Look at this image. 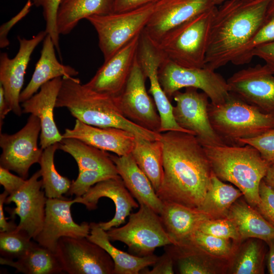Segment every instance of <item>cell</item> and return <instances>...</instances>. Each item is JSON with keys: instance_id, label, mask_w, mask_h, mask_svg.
<instances>
[{"instance_id": "obj_1", "label": "cell", "mask_w": 274, "mask_h": 274, "mask_svg": "<svg viewBox=\"0 0 274 274\" xmlns=\"http://www.w3.org/2000/svg\"><path fill=\"white\" fill-rule=\"evenodd\" d=\"M163 177L157 195L162 201L198 209L213 174L203 146L191 133H161Z\"/></svg>"}, {"instance_id": "obj_2", "label": "cell", "mask_w": 274, "mask_h": 274, "mask_svg": "<svg viewBox=\"0 0 274 274\" xmlns=\"http://www.w3.org/2000/svg\"><path fill=\"white\" fill-rule=\"evenodd\" d=\"M270 0H227L217 8L204 66L213 71L231 62L266 21Z\"/></svg>"}, {"instance_id": "obj_3", "label": "cell", "mask_w": 274, "mask_h": 274, "mask_svg": "<svg viewBox=\"0 0 274 274\" xmlns=\"http://www.w3.org/2000/svg\"><path fill=\"white\" fill-rule=\"evenodd\" d=\"M56 108H65L81 122L100 127L124 129L136 138L161 139V133L144 128L127 119L120 110L116 96L92 90L74 77H63Z\"/></svg>"}, {"instance_id": "obj_4", "label": "cell", "mask_w": 274, "mask_h": 274, "mask_svg": "<svg viewBox=\"0 0 274 274\" xmlns=\"http://www.w3.org/2000/svg\"><path fill=\"white\" fill-rule=\"evenodd\" d=\"M214 175L241 190L246 201L256 208L259 202V186L270 163L254 147L222 145L203 146Z\"/></svg>"}, {"instance_id": "obj_5", "label": "cell", "mask_w": 274, "mask_h": 274, "mask_svg": "<svg viewBox=\"0 0 274 274\" xmlns=\"http://www.w3.org/2000/svg\"><path fill=\"white\" fill-rule=\"evenodd\" d=\"M208 113L212 126L226 145H239L240 139L274 128V114L264 113L231 93L223 102H210Z\"/></svg>"}, {"instance_id": "obj_6", "label": "cell", "mask_w": 274, "mask_h": 274, "mask_svg": "<svg viewBox=\"0 0 274 274\" xmlns=\"http://www.w3.org/2000/svg\"><path fill=\"white\" fill-rule=\"evenodd\" d=\"M217 6L172 29L157 45L165 57L187 67H203Z\"/></svg>"}, {"instance_id": "obj_7", "label": "cell", "mask_w": 274, "mask_h": 274, "mask_svg": "<svg viewBox=\"0 0 274 274\" xmlns=\"http://www.w3.org/2000/svg\"><path fill=\"white\" fill-rule=\"evenodd\" d=\"M161 1L129 11L92 15L86 19L97 32L104 61L142 32Z\"/></svg>"}, {"instance_id": "obj_8", "label": "cell", "mask_w": 274, "mask_h": 274, "mask_svg": "<svg viewBox=\"0 0 274 274\" xmlns=\"http://www.w3.org/2000/svg\"><path fill=\"white\" fill-rule=\"evenodd\" d=\"M139 205L138 211L130 213L125 225L107 231L110 241L124 243L130 254L140 257L153 255L157 248L174 244L160 215L144 203Z\"/></svg>"}, {"instance_id": "obj_9", "label": "cell", "mask_w": 274, "mask_h": 274, "mask_svg": "<svg viewBox=\"0 0 274 274\" xmlns=\"http://www.w3.org/2000/svg\"><path fill=\"white\" fill-rule=\"evenodd\" d=\"M161 86L169 99L182 88L200 89L217 105L230 96L227 80L215 71L206 67H187L180 65L164 57L158 69Z\"/></svg>"}, {"instance_id": "obj_10", "label": "cell", "mask_w": 274, "mask_h": 274, "mask_svg": "<svg viewBox=\"0 0 274 274\" xmlns=\"http://www.w3.org/2000/svg\"><path fill=\"white\" fill-rule=\"evenodd\" d=\"M41 130L40 119L30 114L25 125L18 132L12 134L1 132V166L27 179L30 167L39 162L43 151L38 145Z\"/></svg>"}, {"instance_id": "obj_11", "label": "cell", "mask_w": 274, "mask_h": 274, "mask_svg": "<svg viewBox=\"0 0 274 274\" xmlns=\"http://www.w3.org/2000/svg\"><path fill=\"white\" fill-rule=\"evenodd\" d=\"M173 97L176 103L173 106L174 117L181 127L196 136L203 146L225 144L210 122L208 113L210 102L205 93L188 87L184 92L177 91Z\"/></svg>"}, {"instance_id": "obj_12", "label": "cell", "mask_w": 274, "mask_h": 274, "mask_svg": "<svg viewBox=\"0 0 274 274\" xmlns=\"http://www.w3.org/2000/svg\"><path fill=\"white\" fill-rule=\"evenodd\" d=\"M63 272L69 274H114L109 254L87 237H62L55 252Z\"/></svg>"}, {"instance_id": "obj_13", "label": "cell", "mask_w": 274, "mask_h": 274, "mask_svg": "<svg viewBox=\"0 0 274 274\" xmlns=\"http://www.w3.org/2000/svg\"><path fill=\"white\" fill-rule=\"evenodd\" d=\"M146 79L136 58L123 90L116 96L117 104L127 119L148 130L160 133V116L153 99L146 90Z\"/></svg>"}, {"instance_id": "obj_14", "label": "cell", "mask_w": 274, "mask_h": 274, "mask_svg": "<svg viewBox=\"0 0 274 274\" xmlns=\"http://www.w3.org/2000/svg\"><path fill=\"white\" fill-rule=\"evenodd\" d=\"M164 57L158 46L143 30L140 37L137 59L150 81L149 92L153 96L161 120L160 132L179 131L192 134L176 122L173 115V106L160 83L158 69Z\"/></svg>"}, {"instance_id": "obj_15", "label": "cell", "mask_w": 274, "mask_h": 274, "mask_svg": "<svg viewBox=\"0 0 274 274\" xmlns=\"http://www.w3.org/2000/svg\"><path fill=\"white\" fill-rule=\"evenodd\" d=\"M41 170H38L16 192L8 195L6 204L14 202L15 208L7 209L11 217L19 216L16 229L23 230L34 239L41 231L45 216L47 197L43 191Z\"/></svg>"}, {"instance_id": "obj_16", "label": "cell", "mask_w": 274, "mask_h": 274, "mask_svg": "<svg viewBox=\"0 0 274 274\" xmlns=\"http://www.w3.org/2000/svg\"><path fill=\"white\" fill-rule=\"evenodd\" d=\"M75 203H79L78 197L73 200L47 198L43 226L33 240L55 253L62 237H86L90 233V223L83 222L79 224L74 221L71 209Z\"/></svg>"}, {"instance_id": "obj_17", "label": "cell", "mask_w": 274, "mask_h": 274, "mask_svg": "<svg viewBox=\"0 0 274 274\" xmlns=\"http://www.w3.org/2000/svg\"><path fill=\"white\" fill-rule=\"evenodd\" d=\"M227 82L230 93L264 113L274 114V74L265 64L239 70Z\"/></svg>"}, {"instance_id": "obj_18", "label": "cell", "mask_w": 274, "mask_h": 274, "mask_svg": "<svg viewBox=\"0 0 274 274\" xmlns=\"http://www.w3.org/2000/svg\"><path fill=\"white\" fill-rule=\"evenodd\" d=\"M47 35L43 30L29 39L18 36L19 50L14 58H10L6 52L1 53L0 84L3 87L10 108L18 116L23 113L19 97L27 65L35 49Z\"/></svg>"}, {"instance_id": "obj_19", "label": "cell", "mask_w": 274, "mask_h": 274, "mask_svg": "<svg viewBox=\"0 0 274 274\" xmlns=\"http://www.w3.org/2000/svg\"><path fill=\"white\" fill-rule=\"evenodd\" d=\"M141 33L105 61L84 85L99 92L118 96L123 90L137 58Z\"/></svg>"}, {"instance_id": "obj_20", "label": "cell", "mask_w": 274, "mask_h": 274, "mask_svg": "<svg viewBox=\"0 0 274 274\" xmlns=\"http://www.w3.org/2000/svg\"><path fill=\"white\" fill-rule=\"evenodd\" d=\"M214 6L212 0H162L143 31L157 45L169 31Z\"/></svg>"}, {"instance_id": "obj_21", "label": "cell", "mask_w": 274, "mask_h": 274, "mask_svg": "<svg viewBox=\"0 0 274 274\" xmlns=\"http://www.w3.org/2000/svg\"><path fill=\"white\" fill-rule=\"evenodd\" d=\"M77 197L79 203L85 205L89 210H95L98 200L101 197H107L113 201L115 206L114 217L108 222L98 223L106 231L124 223L132 209L140 206L133 199L119 175L97 183L82 196Z\"/></svg>"}, {"instance_id": "obj_22", "label": "cell", "mask_w": 274, "mask_h": 274, "mask_svg": "<svg viewBox=\"0 0 274 274\" xmlns=\"http://www.w3.org/2000/svg\"><path fill=\"white\" fill-rule=\"evenodd\" d=\"M62 84V77H58L43 85L38 92L22 102L23 113H29L40 120L41 148L60 142L63 139L54 119V109Z\"/></svg>"}, {"instance_id": "obj_23", "label": "cell", "mask_w": 274, "mask_h": 274, "mask_svg": "<svg viewBox=\"0 0 274 274\" xmlns=\"http://www.w3.org/2000/svg\"><path fill=\"white\" fill-rule=\"evenodd\" d=\"M62 137L79 140L119 156L131 153L136 138L132 133L122 129L94 126L77 119L72 129H65Z\"/></svg>"}, {"instance_id": "obj_24", "label": "cell", "mask_w": 274, "mask_h": 274, "mask_svg": "<svg viewBox=\"0 0 274 274\" xmlns=\"http://www.w3.org/2000/svg\"><path fill=\"white\" fill-rule=\"evenodd\" d=\"M118 173L124 183L139 203H144L159 215L163 202L157 195L150 181L139 167L131 154L124 156L110 154Z\"/></svg>"}, {"instance_id": "obj_25", "label": "cell", "mask_w": 274, "mask_h": 274, "mask_svg": "<svg viewBox=\"0 0 274 274\" xmlns=\"http://www.w3.org/2000/svg\"><path fill=\"white\" fill-rule=\"evenodd\" d=\"M55 46L50 36L47 35L43 42L40 57L36 63L32 77L21 91L19 100L22 102L37 92L41 87L58 77H74L79 72L70 65L59 62L55 54Z\"/></svg>"}, {"instance_id": "obj_26", "label": "cell", "mask_w": 274, "mask_h": 274, "mask_svg": "<svg viewBox=\"0 0 274 274\" xmlns=\"http://www.w3.org/2000/svg\"><path fill=\"white\" fill-rule=\"evenodd\" d=\"M162 202L159 215L173 245L185 242L201 222L211 219L209 215L197 209L173 202Z\"/></svg>"}, {"instance_id": "obj_27", "label": "cell", "mask_w": 274, "mask_h": 274, "mask_svg": "<svg viewBox=\"0 0 274 274\" xmlns=\"http://www.w3.org/2000/svg\"><path fill=\"white\" fill-rule=\"evenodd\" d=\"M90 227V233L86 237L109 254L114 263V274H138L153 265L158 257L154 254L140 257L121 251L111 244L107 231L98 223L91 222Z\"/></svg>"}, {"instance_id": "obj_28", "label": "cell", "mask_w": 274, "mask_h": 274, "mask_svg": "<svg viewBox=\"0 0 274 274\" xmlns=\"http://www.w3.org/2000/svg\"><path fill=\"white\" fill-rule=\"evenodd\" d=\"M114 0H61L57 15L59 35L70 33L83 19L114 12Z\"/></svg>"}, {"instance_id": "obj_29", "label": "cell", "mask_w": 274, "mask_h": 274, "mask_svg": "<svg viewBox=\"0 0 274 274\" xmlns=\"http://www.w3.org/2000/svg\"><path fill=\"white\" fill-rule=\"evenodd\" d=\"M226 217L235 224L241 241L255 238L266 243L274 239V226L247 202L236 200L230 207Z\"/></svg>"}, {"instance_id": "obj_30", "label": "cell", "mask_w": 274, "mask_h": 274, "mask_svg": "<svg viewBox=\"0 0 274 274\" xmlns=\"http://www.w3.org/2000/svg\"><path fill=\"white\" fill-rule=\"evenodd\" d=\"M58 149L71 155L76 161L79 172L97 170L119 175L110 154L79 140L63 138Z\"/></svg>"}, {"instance_id": "obj_31", "label": "cell", "mask_w": 274, "mask_h": 274, "mask_svg": "<svg viewBox=\"0 0 274 274\" xmlns=\"http://www.w3.org/2000/svg\"><path fill=\"white\" fill-rule=\"evenodd\" d=\"M0 263L25 274H56L63 272L56 253L37 242L24 256L16 260L1 256Z\"/></svg>"}, {"instance_id": "obj_32", "label": "cell", "mask_w": 274, "mask_h": 274, "mask_svg": "<svg viewBox=\"0 0 274 274\" xmlns=\"http://www.w3.org/2000/svg\"><path fill=\"white\" fill-rule=\"evenodd\" d=\"M131 154L156 192L163 177V147L161 140L136 138Z\"/></svg>"}, {"instance_id": "obj_33", "label": "cell", "mask_w": 274, "mask_h": 274, "mask_svg": "<svg viewBox=\"0 0 274 274\" xmlns=\"http://www.w3.org/2000/svg\"><path fill=\"white\" fill-rule=\"evenodd\" d=\"M242 195L239 189L223 182L213 173L204 198L198 209L211 219L225 218L231 206Z\"/></svg>"}, {"instance_id": "obj_34", "label": "cell", "mask_w": 274, "mask_h": 274, "mask_svg": "<svg viewBox=\"0 0 274 274\" xmlns=\"http://www.w3.org/2000/svg\"><path fill=\"white\" fill-rule=\"evenodd\" d=\"M165 252L178 265L181 274H212L217 272L210 255L187 243L164 246Z\"/></svg>"}, {"instance_id": "obj_35", "label": "cell", "mask_w": 274, "mask_h": 274, "mask_svg": "<svg viewBox=\"0 0 274 274\" xmlns=\"http://www.w3.org/2000/svg\"><path fill=\"white\" fill-rule=\"evenodd\" d=\"M59 143L51 145L43 150L39 163L41 166L43 189L48 198H63L68 191L72 182L61 176L56 170L54 158Z\"/></svg>"}, {"instance_id": "obj_36", "label": "cell", "mask_w": 274, "mask_h": 274, "mask_svg": "<svg viewBox=\"0 0 274 274\" xmlns=\"http://www.w3.org/2000/svg\"><path fill=\"white\" fill-rule=\"evenodd\" d=\"M235 251L230 265V273L234 274H262L264 273L265 249L262 240L248 239Z\"/></svg>"}, {"instance_id": "obj_37", "label": "cell", "mask_w": 274, "mask_h": 274, "mask_svg": "<svg viewBox=\"0 0 274 274\" xmlns=\"http://www.w3.org/2000/svg\"><path fill=\"white\" fill-rule=\"evenodd\" d=\"M185 243L191 244L210 256L219 259L230 258L236 251L230 239L207 234L197 229L183 244Z\"/></svg>"}, {"instance_id": "obj_38", "label": "cell", "mask_w": 274, "mask_h": 274, "mask_svg": "<svg viewBox=\"0 0 274 274\" xmlns=\"http://www.w3.org/2000/svg\"><path fill=\"white\" fill-rule=\"evenodd\" d=\"M27 232L16 229L0 232V253L2 257L17 259L24 256L34 245Z\"/></svg>"}, {"instance_id": "obj_39", "label": "cell", "mask_w": 274, "mask_h": 274, "mask_svg": "<svg viewBox=\"0 0 274 274\" xmlns=\"http://www.w3.org/2000/svg\"><path fill=\"white\" fill-rule=\"evenodd\" d=\"M274 41V17L266 20L249 41L235 54L231 62L234 65L248 64L253 59V50L258 46Z\"/></svg>"}, {"instance_id": "obj_40", "label": "cell", "mask_w": 274, "mask_h": 274, "mask_svg": "<svg viewBox=\"0 0 274 274\" xmlns=\"http://www.w3.org/2000/svg\"><path fill=\"white\" fill-rule=\"evenodd\" d=\"M118 176L102 170H85L79 172L77 179L72 181L70 188L65 195L82 196L97 183Z\"/></svg>"}, {"instance_id": "obj_41", "label": "cell", "mask_w": 274, "mask_h": 274, "mask_svg": "<svg viewBox=\"0 0 274 274\" xmlns=\"http://www.w3.org/2000/svg\"><path fill=\"white\" fill-rule=\"evenodd\" d=\"M197 229L220 238L241 241L235 224L227 217L206 220L200 224Z\"/></svg>"}, {"instance_id": "obj_42", "label": "cell", "mask_w": 274, "mask_h": 274, "mask_svg": "<svg viewBox=\"0 0 274 274\" xmlns=\"http://www.w3.org/2000/svg\"><path fill=\"white\" fill-rule=\"evenodd\" d=\"M61 0H33L32 4L37 7H41L46 22L45 31L54 42L55 48L60 55L59 33L57 26V15Z\"/></svg>"}, {"instance_id": "obj_43", "label": "cell", "mask_w": 274, "mask_h": 274, "mask_svg": "<svg viewBox=\"0 0 274 274\" xmlns=\"http://www.w3.org/2000/svg\"><path fill=\"white\" fill-rule=\"evenodd\" d=\"M239 144L254 147L265 161L270 164L274 162V128L255 137L240 139Z\"/></svg>"}, {"instance_id": "obj_44", "label": "cell", "mask_w": 274, "mask_h": 274, "mask_svg": "<svg viewBox=\"0 0 274 274\" xmlns=\"http://www.w3.org/2000/svg\"><path fill=\"white\" fill-rule=\"evenodd\" d=\"M259 202L255 208L261 216L274 226V190L261 181L259 189Z\"/></svg>"}, {"instance_id": "obj_45", "label": "cell", "mask_w": 274, "mask_h": 274, "mask_svg": "<svg viewBox=\"0 0 274 274\" xmlns=\"http://www.w3.org/2000/svg\"><path fill=\"white\" fill-rule=\"evenodd\" d=\"M26 180L20 176L12 174L9 169L0 166V184L9 195L18 191L25 184Z\"/></svg>"}, {"instance_id": "obj_46", "label": "cell", "mask_w": 274, "mask_h": 274, "mask_svg": "<svg viewBox=\"0 0 274 274\" xmlns=\"http://www.w3.org/2000/svg\"><path fill=\"white\" fill-rule=\"evenodd\" d=\"M174 261L172 256L165 252L161 256L158 257L156 262L153 265L151 270L147 268L142 270L140 273L145 274H173Z\"/></svg>"}, {"instance_id": "obj_47", "label": "cell", "mask_w": 274, "mask_h": 274, "mask_svg": "<svg viewBox=\"0 0 274 274\" xmlns=\"http://www.w3.org/2000/svg\"><path fill=\"white\" fill-rule=\"evenodd\" d=\"M31 0H28L23 9L15 17L9 21L4 23L1 26L0 29V47L4 48L9 45V41L7 39V35L11 27L24 17L29 11V9L32 5Z\"/></svg>"}, {"instance_id": "obj_48", "label": "cell", "mask_w": 274, "mask_h": 274, "mask_svg": "<svg viewBox=\"0 0 274 274\" xmlns=\"http://www.w3.org/2000/svg\"><path fill=\"white\" fill-rule=\"evenodd\" d=\"M252 55L263 60L274 74V41L258 46L253 50Z\"/></svg>"}, {"instance_id": "obj_49", "label": "cell", "mask_w": 274, "mask_h": 274, "mask_svg": "<svg viewBox=\"0 0 274 274\" xmlns=\"http://www.w3.org/2000/svg\"><path fill=\"white\" fill-rule=\"evenodd\" d=\"M157 1L158 0H114L113 13L133 10Z\"/></svg>"}, {"instance_id": "obj_50", "label": "cell", "mask_w": 274, "mask_h": 274, "mask_svg": "<svg viewBox=\"0 0 274 274\" xmlns=\"http://www.w3.org/2000/svg\"><path fill=\"white\" fill-rule=\"evenodd\" d=\"M9 193L5 190L0 194V232L12 231L15 229L17 226L13 220L7 221V218L5 216L4 204L5 203L6 199Z\"/></svg>"}, {"instance_id": "obj_51", "label": "cell", "mask_w": 274, "mask_h": 274, "mask_svg": "<svg viewBox=\"0 0 274 274\" xmlns=\"http://www.w3.org/2000/svg\"><path fill=\"white\" fill-rule=\"evenodd\" d=\"M11 111L6 99L3 87L0 84V132L6 116Z\"/></svg>"}, {"instance_id": "obj_52", "label": "cell", "mask_w": 274, "mask_h": 274, "mask_svg": "<svg viewBox=\"0 0 274 274\" xmlns=\"http://www.w3.org/2000/svg\"><path fill=\"white\" fill-rule=\"evenodd\" d=\"M266 243L269 247L267 256V268L270 274H274V239L269 241Z\"/></svg>"}, {"instance_id": "obj_53", "label": "cell", "mask_w": 274, "mask_h": 274, "mask_svg": "<svg viewBox=\"0 0 274 274\" xmlns=\"http://www.w3.org/2000/svg\"><path fill=\"white\" fill-rule=\"evenodd\" d=\"M263 180L274 190V162L270 164Z\"/></svg>"}, {"instance_id": "obj_54", "label": "cell", "mask_w": 274, "mask_h": 274, "mask_svg": "<svg viewBox=\"0 0 274 274\" xmlns=\"http://www.w3.org/2000/svg\"><path fill=\"white\" fill-rule=\"evenodd\" d=\"M271 17H274V0H270L267 10L266 20Z\"/></svg>"}, {"instance_id": "obj_55", "label": "cell", "mask_w": 274, "mask_h": 274, "mask_svg": "<svg viewBox=\"0 0 274 274\" xmlns=\"http://www.w3.org/2000/svg\"><path fill=\"white\" fill-rule=\"evenodd\" d=\"M227 0H212L215 6L220 5Z\"/></svg>"}]
</instances>
